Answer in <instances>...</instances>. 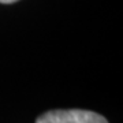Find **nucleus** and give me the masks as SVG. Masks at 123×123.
I'll return each mask as SVG.
<instances>
[{"label": "nucleus", "mask_w": 123, "mask_h": 123, "mask_svg": "<svg viewBox=\"0 0 123 123\" xmlns=\"http://www.w3.org/2000/svg\"><path fill=\"white\" fill-rule=\"evenodd\" d=\"M36 123H108V120L93 111L53 110L38 116Z\"/></svg>", "instance_id": "f257e3e1"}, {"label": "nucleus", "mask_w": 123, "mask_h": 123, "mask_svg": "<svg viewBox=\"0 0 123 123\" xmlns=\"http://www.w3.org/2000/svg\"><path fill=\"white\" fill-rule=\"evenodd\" d=\"M15 1H18V0H0V3H3V4H11Z\"/></svg>", "instance_id": "f03ea898"}]
</instances>
